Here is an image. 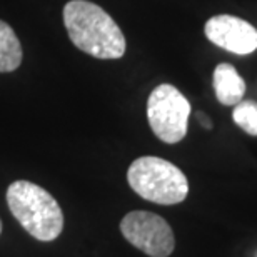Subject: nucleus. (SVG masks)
<instances>
[{
	"instance_id": "nucleus-1",
	"label": "nucleus",
	"mask_w": 257,
	"mask_h": 257,
	"mask_svg": "<svg viewBox=\"0 0 257 257\" xmlns=\"http://www.w3.org/2000/svg\"><path fill=\"white\" fill-rule=\"evenodd\" d=\"M64 25L72 44L95 59L112 60L125 54V37L117 22L89 0H70L64 7Z\"/></svg>"
},
{
	"instance_id": "nucleus-9",
	"label": "nucleus",
	"mask_w": 257,
	"mask_h": 257,
	"mask_svg": "<svg viewBox=\"0 0 257 257\" xmlns=\"http://www.w3.org/2000/svg\"><path fill=\"white\" fill-rule=\"evenodd\" d=\"M232 119L235 125L242 128L245 134L257 137V102L240 100L234 105Z\"/></svg>"
},
{
	"instance_id": "nucleus-7",
	"label": "nucleus",
	"mask_w": 257,
	"mask_h": 257,
	"mask_svg": "<svg viewBox=\"0 0 257 257\" xmlns=\"http://www.w3.org/2000/svg\"><path fill=\"white\" fill-rule=\"evenodd\" d=\"M212 85L215 90V97L222 105H235L244 99L245 82L234 65L219 64L214 69Z\"/></svg>"
},
{
	"instance_id": "nucleus-8",
	"label": "nucleus",
	"mask_w": 257,
	"mask_h": 257,
	"mask_svg": "<svg viewBox=\"0 0 257 257\" xmlns=\"http://www.w3.org/2000/svg\"><path fill=\"white\" fill-rule=\"evenodd\" d=\"M22 64V45L14 29L0 20V72H14Z\"/></svg>"
},
{
	"instance_id": "nucleus-6",
	"label": "nucleus",
	"mask_w": 257,
	"mask_h": 257,
	"mask_svg": "<svg viewBox=\"0 0 257 257\" xmlns=\"http://www.w3.org/2000/svg\"><path fill=\"white\" fill-rule=\"evenodd\" d=\"M205 37L217 47L237 55L252 54L257 49V29L234 15H215L204 27Z\"/></svg>"
},
{
	"instance_id": "nucleus-2",
	"label": "nucleus",
	"mask_w": 257,
	"mask_h": 257,
	"mask_svg": "<svg viewBox=\"0 0 257 257\" xmlns=\"http://www.w3.org/2000/svg\"><path fill=\"white\" fill-rule=\"evenodd\" d=\"M7 204L19 224L40 242L62 234L64 212L52 194L29 181H15L7 189Z\"/></svg>"
},
{
	"instance_id": "nucleus-5",
	"label": "nucleus",
	"mask_w": 257,
	"mask_h": 257,
	"mask_svg": "<svg viewBox=\"0 0 257 257\" xmlns=\"http://www.w3.org/2000/svg\"><path fill=\"white\" fill-rule=\"evenodd\" d=\"M120 232L149 257H169L176 249V237L169 222L149 210H132L124 215Z\"/></svg>"
},
{
	"instance_id": "nucleus-3",
	"label": "nucleus",
	"mask_w": 257,
	"mask_h": 257,
	"mask_svg": "<svg viewBox=\"0 0 257 257\" xmlns=\"http://www.w3.org/2000/svg\"><path fill=\"white\" fill-rule=\"evenodd\" d=\"M127 182L142 199L161 205L181 204L189 194L186 174L161 157L136 159L127 171Z\"/></svg>"
},
{
	"instance_id": "nucleus-11",
	"label": "nucleus",
	"mask_w": 257,
	"mask_h": 257,
	"mask_svg": "<svg viewBox=\"0 0 257 257\" xmlns=\"http://www.w3.org/2000/svg\"><path fill=\"white\" fill-rule=\"evenodd\" d=\"M0 234H2V220H0Z\"/></svg>"
},
{
	"instance_id": "nucleus-10",
	"label": "nucleus",
	"mask_w": 257,
	"mask_h": 257,
	"mask_svg": "<svg viewBox=\"0 0 257 257\" xmlns=\"http://www.w3.org/2000/svg\"><path fill=\"white\" fill-rule=\"evenodd\" d=\"M197 119H199V122L202 124L205 128H212V122L209 120V117L205 115V114H202V112H197Z\"/></svg>"
},
{
	"instance_id": "nucleus-4",
	"label": "nucleus",
	"mask_w": 257,
	"mask_h": 257,
	"mask_svg": "<svg viewBox=\"0 0 257 257\" xmlns=\"http://www.w3.org/2000/svg\"><path fill=\"white\" fill-rule=\"evenodd\" d=\"M191 104L181 90L171 84H161L147 100V119L152 132L166 144L181 142L187 134Z\"/></svg>"
}]
</instances>
